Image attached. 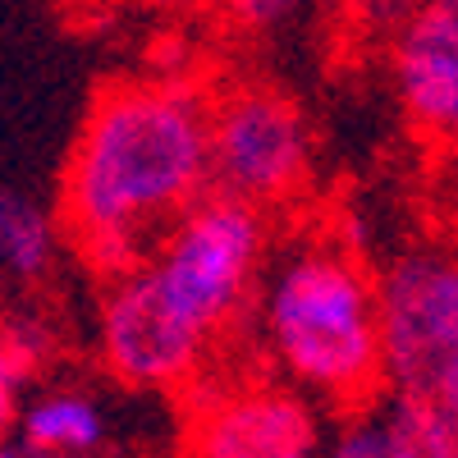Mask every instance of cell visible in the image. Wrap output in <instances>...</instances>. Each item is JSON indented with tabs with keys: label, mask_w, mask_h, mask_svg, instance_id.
I'll use <instances>...</instances> for the list:
<instances>
[{
	"label": "cell",
	"mask_w": 458,
	"mask_h": 458,
	"mask_svg": "<svg viewBox=\"0 0 458 458\" xmlns=\"http://www.w3.org/2000/svg\"><path fill=\"white\" fill-rule=\"evenodd\" d=\"M312 170V129L302 110L261 83L207 97V179L216 193L280 207L302 193Z\"/></svg>",
	"instance_id": "5"
},
{
	"label": "cell",
	"mask_w": 458,
	"mask_h": 458,
	"mask_svg": "<svg viewBox=\"0 0 458 458\" xmlns=\"http://www.w3.org/2000/svg\"><path fill=\"white\" fill-rule=\"evenodd\" d=\"M55 261V220L0 188V271L14 280H42Z\"/></svg>",
	"instance_id": "11"
},
{
	"label": "cell",
	"mask_w": 458,
	"mask_h": 458,
	"mask_svg": "<svg viewBox=\"0 0 458 458\" xmlns=\"http://www.w3.org/2000/svg\"><path fill=\"white\" fill-rule=\"evenodd\" d=\"M266 252V211L229 193L188 202L142 261L165 298L211 344L248 308Z\"/></svg>",
	"instance_id": "3"
},
{
	"label": "cell",
	"mask_w": 458,
	"mask_h": 458,
	"mask_svg": "<svg viewBox=\"0 0 458 458\" xmlns=\"http://www.w3.org/2000/svg\"><path fill=\"white\" fill-rule=\"evenodd\" d=\"M47 339L23 321H0V445L10 440L14 417H19V394L28 386L32 367L42 362Z\"/></svg>",
	"instance_id": "12"
},
{
	"label": "cell",
	"mask_w": 458,
	"mask_h": 458,
	"mask_svg": "<svg viewBox=\"0 0 458 458\" xmlns=\"http://www.w3.org/2000/svg\"><path fill=\"white\" fill-rule=\"evenodd\" d=\"M183 449L202 458H308L321 449V422L293 390L243 386L193 412Z\"/></svg>",
	"instance_id": "7"
},
{
	"label": "cell",
	"mask_w": 458,
	"mask_h": 458,
	"mask_svg": "<svg viewBox=\"0 0 458 458\" xmlns=\"http://www.w3.org/2000/svg\"><path fill=\"white\" fill-rule=\"evenodd\" d=\"M353 5L362 10V19H367L371 28H390V32H394L417 5H422V0H353Z\"/></svg>",
	"instance_id": "14"
},
{
	"label": "cell",
	"mask_w": 458,
	"mask_h": 458,
	"mask_svg": "<svg viewBox=\"0 0 458 458\" xmlns=\"http://www.w3.org/2000/svg\"><path fill=\"white\" fill-rule=\"evenodd\" d=\"M207 349L211 339L165 298L147 261L110 276V293L101 308V358L120 386L179 390L202 371Z\"/></svg>",
	"instance_id": "6"
},
{
	"label": "cell",
	"mask_w": 458,
	"mask_h": 458,
	"mask_svg": "<svg viewBox=\"0 0 458 458\" xmlns=\"http://www.w3.org/2000/svg\"><path fill=\"white\" fill-rule=\"evenodd\" d=\"M394 83L408 124L427 142L458 133V0H422L394 28Z\"/></svg>",
	"instance_id": "8"
},
{
	"label": "cell",
	"mask_w": 458,
	"mask_h": 458,
	"mask_svg": "<svg viewBox=\"0 0 458 458\" xmlns=\"http://www.w3.org/2000/svg\"><path fill=\"white\" fill-rule=\"evenodd\" d=\"M261 330L276 367L335 408L380 394L376 280L353 252L312 243L284 257L261 293Z\"/></svg>",
	"instance_id": "2"
},
{
	"label": "cell",
	"mask_w": 458,
	"mask_h": 458,
	"mask_svg": "<svg viewBox=\"0 0 458 458\" xmlns=\"http://www.w3.org/2000/svg\"><path fill=\"white\" fill-rule=\"evenodd\" d=\"M19 445H0V454H97L106 445V417L97 399L83 390H51L32 399L28 408L19 403Z\"/></svg>",
	"instance_id": "10"
},
{
	"label": "cell",
	"mask_w": 458,
	"mask_h": 458,
	"mask_svg": "<svg viewBox=\"0 0 458 458\" xmlns=\"http://www.w3.org/2000/svg\"><path fill=\"white\" fill-rule=\"evenodd\" d=\"M458 449V403L390 390V399H367L358 417L339 431L335 454L344 458H449Z\"/></svg>",
	"instance_id": "9"
},
{
	"label": "cell",
	"mask_w": 458,
	"mask_h": 458,
	"mask_svg": "<svg viewBox=\"0 0 458 458\" xmlns=\"http://www.w3.org/2000/svg\"><path fill=\"white\" fill-rule=\"evenodd\" d=\"M207 188V97L179 79H138L97 97L69 151L60 211L73 248L110 280Z\"/></svg>",
	"instance_id": "1"
},
{
	"label": "cell",
	"mask_w": 458,
	"mask_h": 458,
	"mask_svg": "<svg viewBox=\"0 0 458 458\" xmlns=\"http://www.w3.org/2000/svg\"><path fill=\"white\" fill-rule=\"evenodd\" d=\"M317 5H326V0H220V10L234 19L239 28H248V32L280 28V23L308 14V10H317Z\"/></svg>",
	"instance_id": "13"
},
{
	"label": "cell",
	"mask_w": 458,
	"mask_h": 458,
	"mask_svg": "<svg viewBox=\"0 0 458 458\" xmlns=\"http://www.w3.org/2000/svg\"><path fill=\"white\" fill-rule=\"evenodd\" d=\"M142 5H161V10H188V5H202V0H142Z\"/></svg>",
	"instance_id": "15"
},
{
	"label": "cell",
	"mask_w": 458,
	"mask_h": 458,
	"mask_svg": "<svg viewBox=\"0 0 458 458\" xmlns=\"http://www.w3.org/2000/svg\"><path fill=\"white\" fill-rule=\"evenodd\" d=\"M380 390L458 403V271L445 248H412L376 280Z\"/></svg>",
	"instance_id": "4"
}]
</instances>
